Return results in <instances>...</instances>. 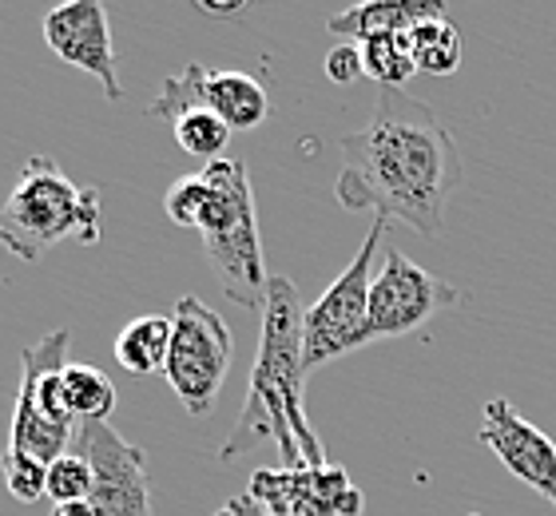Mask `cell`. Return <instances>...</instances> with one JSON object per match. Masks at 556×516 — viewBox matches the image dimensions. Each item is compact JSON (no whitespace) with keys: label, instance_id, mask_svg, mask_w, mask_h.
Wrapping results in <instances>:
<instances>
[{"label":"cell","instance_id":"obj_1","mask_svg":"<svg viewBox=\"0 0 556 516\" xmlns=\"http://www.w3.org/2000/svg\"><path fill=\"white\" fill-rule=\"evenodd\" d=\"M342 172L334 199L346 211H374L378 223H402L421 239L445 230L450 199L465 163L457 139L429 103L382 92L366 127L342 136Z\"/></svg>","mask_w":556,"mask_h":516},{"label":"cell","instance_id":"obj_2","mask_svg":"<svg viewBox=\"0 0 556 516\" xmlns=\"http://www.w3.org/2000/svg\"><path fill=\"white\" fill-rule=\"evenodd\" d=\"M302 318L306 306L299 299L294 278L270 275L258 357L251 369L243 410L235 421L219 461H235L270 437L282 457V469H318L326 465L323 437L306 417V362H302Z\"/></svg>","mask_w":556,"mask_h":516},{"label":"cell","instance_id":"obj_3","mask_svg":"<svg viewBox=\"0 0 556 516\" xmlns=\"http://www.w3.org/2000/svg\"><path fill=\"white\" fill-rule=\"evenodd\" d=\"M56 242H100V191L76 187L48 155H36L0 206V247L36 263Z\"/></svg>","mask_w":556,"mask_h":516},{"label":"cell","instance_id":"obj_4","mask_svg":"<svg viewBox=\"0 0 556 516\" xmlns=\"http://www.w3.org/2000/svg\"><path fill=\"white\" fill-rule=\"evenodd\" d=\"M203 179H207V206H203L195 230L203 235L211 270L227 299L263 314L270 275L263 266L251 175H247L243 160H215L203 167Z\"/></svg>","mask_w":556,"mask_h":516},{"label":"cell","instance_id":"obj_5","mask_svg":"<svg viewBox=\"0 0 556 516\" xmlns=\"http://www.w3.org/2000/svg\"><path fill=\"white\" fill-rule=\"evenodd\" d=\"M68 342V330H52L21 354V386H16V405H12L9 449L40 465L64 457L80 429L76 413L68 410V393H64Z\"/></svg>","mask_w":556,"mask_h":516},{"label":"cell","instance_id":"obj_6","mask_svg":"<svg viewBox=\"0 0 556 516\" xmlns=\"http://www.w3.org/2000/svg\"><path fill=\"white\" fill-rule=\"evenodd\" d=\"M235 342L227 322L215 314L203 299L184 294L172 310V350H167V366L163 381L175 390L191 417L211 413L219 398L223 381L231 374Z\"/></svg>","mask_w":556,"mask_h":516},{"label":"cell","instance_id":"obj_7","mask_svg":"<svg viewBox=\"0 0 556 516\" xmlns=\"http://www.w3.org/2000/svg\"><path fill=\"white\" fill-rule=\"evenodd\" d=\"M382 235H386V223L374 218L370 235L362 242V251L354 254V263L326 287L323 299L306 310V318H302V362H306V374L366 345L374 254H378Z\"/></svg>","mask_w":556,"mask_h":516},{"label":"cell","instance_id":"obj_8","mask_svg":"<svg viewBox=\"0 0 556 516\" xmlns=\"http://www.w3.org/2000/svg\"><path fill=\"white\" fill-rule=\"evenodd\" d=\"M453 302H457V287L429 275L426 266H417L397 247H390L370 282L366 345L382 342V338H406L438 318L441 310H450Z\"/></svg>","mask_w":556,"mask_h":516},{"label":"cell","instance_id":"obj_9","mask_svg":"<svg viewBox=\"0 0 556 516\" xmlns=\"http://www.w3.org/2000/svg\"><path fill=\"white\" fill-rule=\"evenodd\" d=\"M207 108L231 127V131H255V127L267 124L270 115V96L267 88L247 76V72H211L203 64H187L179 76H167L160 84V92L151 100L148 115L155 119H179L187 112H199Z\"/></svg>","mask_w":556,"mask_h":516},{"label":"cell","instance_id":"obj_10","mask_svg":"<svg viewBox=\"0 0 556 516\" xmlns=\"http://www.w3.org/2000/svg\"><path fill=\"white\" fill-rule=\"evenodd\" d=\"M80 457L92 469L88 505L96 516H151L148 453L119 437L108 421H80Z\"/></svg>","mask_w":556,"mask_h":516},{"label":"cell","instance_id":"obj_11","mask_svg":"<svg viewBox=\"0 0 556 516\" xmlns=\"http://www.w3.org/2000/svg\"><path fill=\"white\" fill-rule=\"evenodd\" d=\"M247 496L267 508V516H362L366 496L342 465L318 469H258Z\"/></svg>","mask_w":556,"mask_h":516},{"label":"cell","instance_id":"obj_12","mask_svg":"<svg viewBox=\"0 0 556 516\" xmlns=\"http://www.w3.org/2000/svg\"><path fill=\"white\" fill-rule=\"evenodd\" d=\"M45 40L64 64L88 72L104 88V100L116 103L124 96L116 68V45H112V24H108V9L100 0L56 4L45 16Z\"/></svg>","mask_w":556,"mask_h":516},{"label":"cell","instance_id":"obj_13","mask_svg":"<svg viewBox=\"0 0 556 516\" xmlns=\"http://www.w3.org/2000/svg\"><path fill=\"white\" fill-rule=\"evenodd\" d=\"M481 445L493 449L497 461L517 481L529 484L533 493H541L556 508V441L548 433H541L533 421H525L517 405L505 402V398L485 402Z\"/></svg>","mask_w":556,"mask_h":516},{"label":"cell","instance_id":"obj_14","mask_svg":"<svg viewBox=\"0 0 556 516\" xmlns=\"http://www.w3.org/2000/svg\"><path fill=\"white\" fill-rule=\"evenodd\" d=\"M441 16H445L441 0H370V4H354V9L330 16L326 28L342 36L346 45H366L374 36L414 33L417 24L441 21Z\"/></svg>","mask_w":556,"mask_h":516},{"label":"cell","instance_id":"obj_15","mask_svg":"<svg viewBox=\"0 0 556 516\" xmlns=\"http://www.w3.org/2000/svg\"><path fill=\"white\" fill-rule=\"evenodd\" d=\"M167 350H172V314H143L128 322L116 338V362L128 374H160L167 366Z\"/></svg>","mask_w":556,"mask_h":516},{"label":"cell","instance_id":"obj_16","mask_svg":"<svg viewBox=\"0 0 556 516\" xmlns=\"http://www.w3.org/2000/svg\"><path fill=\"white\" fill-rule=\"evenodd\" d=\"M362 48V68L374 84H382V92H402L417 72L414 45H409V33L397 36H374Z\"/></svg>","mask_w":556,"mask_h":516},{"label":"cell","instance_id":"obj_17","mask_svg":"<svg viewBox=\"0 0 556 516\" xmlns=\"http://www.w3.org/2000/svg\"><path fill=\"white\" fill-rule=\"evenodd\" d=\"M409 45H414L417 72H429V76H453L462 68V33L450 16L441 21L417 24L409 33Z\"/></svg>","mask_w":556,"mask_h":516},{"label":"cell","instance_id":"obj_18","mask_svg":"<svg viewBox=\"0 0 556 516\" xmlns=\"http://www.w3.org/2000/svg\"><path fill=\"white\" fill-rule=\"evenodd\" d=\"M64 393L76 421H108L116 410V386L96 366H64Z\"/></svg>","mask_w":556,"mask_h":516},{"label":"cell","instance_id":"obj_19","mask_svg":"<svg viewBox=\"0 0 556 516\" xmlns=\"http://www.w3.org/2000/svg\"><path fill=\"white\" fill-rule=\"evenodd\" d=\"M175 143L191 155V160H223V151L231 143V127L223 124L219 115L199 108V112H187L175 119Z\"/></svg>","mask_w":556,"mask_h":516},{"label":"cell","instance_id":"obj_20","mask_svg":"<svg viewBox=\"0 0 556 516\" xmlns=\"http://www.w3.org/2000/svg\"><path fill=\"white\" fill-rule=\"evenodd\" d=\"M92 493V469L80 453H64L60 461L48 465V496L52 505H76V501H88Z\"/></svg>","mask_w":556,"mask_h":516},{"label":"cell","instance_id":"obj_21","mask_svg":"<svg viewBox=\"0 0 556 516\" xmlns=\"http://www.w3.org/2000/svg\"><path fill=\"white\" fill-rule=\"evenodd\" d=\"M0 477H4V489L16 501H24V505L48 496V465H40L33 457H21L12 449H4V457H0Z\"/></svg>","mask_w":556,"mask_h":516},{"label":"cell","instance_id":"obj_22","mask_svg":"<svg viewBox=\"0 0 556 516\" xmlns=\"http://www.w3.org/2000/svg\"><path fill=\"white\" fill-rule=\"evenodd\" d=\"M203 206H207V179H203V172L175 179L167 187V196H163V215L172 218L175 227H199Z\"/></svg>","mask_w":556,"mask_h":516},{"label":"cell","instance_id":"obj_23","mask_svg":"<svg viewBox=\"0 0 556 516\" xmlns=\"http://www.w3.org/2000/svg\"><path fill=\"white\" fill-rule=\"evenodd\" d=\"M326 76L334 84H354L358 76H366V68H362V48L358 45H334L330 52H326Z\"/></svg>","mask_w":556,"mask_h":516},{"label":"cell","instance_id":"obj_24","mask_svg":"<svg viewBox=\"0 0 556 516\" xmlns=\"http://www.w3.org/2000/svg\"><path fill=\"white\" fill-rule=\"evenodd\" d=\"M215 516H267V508L255 505V501L243 493V496H231V501H227V505H223Z\"/></svg>","mask_w":556,"mask_h":516},{"label":"cell","instance_id":"obj_25","mask_svg":"<svg viewBox=\"0 0 556 516\" xmlns=\"http://www.w3.org/2000/svg\"><path fill=\"white\" fill-rule=\"evenodd\" d=\"M52 516H96L88 501H76V505H52Z\"/></svg>","mask_w":556,"mask_h":516}]
</instances>
